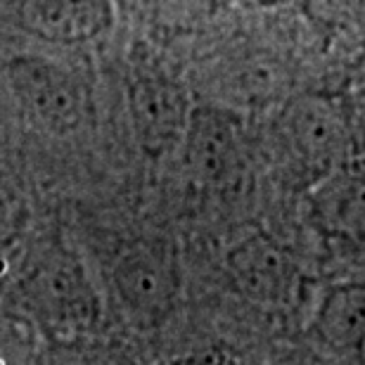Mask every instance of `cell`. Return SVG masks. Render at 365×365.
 <instances>
[{
    "instance_id": "6da1fadb",
    "label": "cell",
    "mask_w": 365,
    "mask_h": 365,
    "mask_svg": "<svg viewBox=\"0 0 365 365\" xmlns=\"http://www.w3.org/2000/svg\"><path fill=\"white\" fill-rule=\"evenodd\" d=\"M17 313L41 339L76 346L95 337L102 320L100 292L81 257L69 247H46L17 277Z\"/></svg>"
},
{
    "instance_id": "7a4b0ae2",
    "label": "cell",
    "mask_w": 365,
    "mask_h": 365,
    "mask_svg": "<svg viewBox=\"0 0 365 365\" xmlns=\"http://www.w3.org/2000/svg\"><path fill=\"white\" fill-rule=\"evenodd\" d=\"M275 130L282 155L309 187L365 152V123L341 95H294L282 105Z\"/></svg>"
},
{
    "instance_id": "3957f363",
    "label": "cell",
    "mask_w": 365,
    "mask_h": 365,
    "mask_svg": "<svg viewBox=\"0 0 365 365\" xmlns=\"http://www.w3.org/2000/svg\"><path fill=\"white\" fill-rule=\"evenodd\" d=\"M306 225L316 235L334 282H365V162H351L313 182Z\"/></svg>"
},
{
    "instance_id": "277c9868",
    "label": "cell",
    "mask_w": 365,
    "mask_h": 365,
    "mask_svg": "<svg viewBox=\"0 0 365 365\" xmlns=\"http://www.w3.org/2000/svg\"><path fill=\"white\" fill-rule=\"evenodd\" d=\"M109 284L130 320L148 327L164 323L182 292L178 252L164 240H133L114 252Z\"/></svg>"
},
{
    "instance_id": "5b68a950",
    "label": "cell",
    "mask_w": 365,
    "mask_h": 365,
    "mask_svg": "<svg viewBox=\"0 0 365 365\" xmlns=\"http://www.w3.org/2000/svg\"><path fill=\"white\" fill-rule=\"evenodd\" d=\"M230 282L247 302L266 311H292L302 304L306 271L297 254L266 232L237 240L225 254Z\"/></svg>"
},
{
    "instance_id": "8992f818",
    "label": "cell",
    "mask_w": 365,
    "mask_h": 365,
    "mask_svg": "<svg viewBox=\"0 0 365 365\" xmlns=\"http://www.w3.org/2000/svg\"><path fill=\"white\" fill-rule=\"evenodd\" d=\"M7 83L26 119L46 133H74L88 116L83 81L64 64L19 57L7 67Z\"/></svg>"
},
{
    "instance_id": "52a82bcc",
    "label": "cell",
    "mask_w": 365,
    "mask_h": 365,
    "mask_svg": "<svg viewBox=\"0 0 365 365\" xmlns=\"http://www.w3.org/2000/svg\"><path fill=\"white\" fill-rule=\"evenodd\" d=\"M128 114L140 150L148 157L159 159L180 150L192 109L176 78L150 67L130 76Z\"/></svg>"
},
{
    "instance_id": "ba28073f",
    "label": "cell",
    "mask_w": 365,
    "mask_h": 365,
    "mask_svg": "<svg viewBox=\"0 0 365 365\" xmlns=\"http://www.w3.org/2000/svg\"><path fill=\"white\" fill-rule=\"evenodd\" d=\"M316 349L334 365H365V282H330L306 320Z\"/></svg>"
},
{
    "instance_id": "9c48e42d",
    "label": "cell",
    "mask_w": 365,
    "mask_h": 365,
    "mask_svg": "<svg viewBox=\"0 0 365 365\" xmlns=\"http://www.w3.org/2000/svg\"><path fill=\"white\" fill-rule=\"evenodd\" d=\"M180 150L187 171L207 190L235 187L245 171V150L237 123L214 109H192Z\"/></svg>"
},
{
    "instance_id": "30bf717a",
    "label": "cell",
    "mask_w": 365,
    "mask_h": 365,
    "mask_svg": "<svg viewBox=\"0 0 365 365\" xmlns=\"http://www.w3.org/2000/svg\"><path fill=\"white\" fill-rule=\"evenodd\" d=\"M19 24L41 41L81 46L112 29L114 5L112 0H21Z\"/></svg>"
},
{
    "instance_id": "8fae6325",
    "label": "cell",
    "mask_w": 365,
    "mask_h": 365,
    "mask_svg": "<svg viewBox=\"0 0 365 365\" xmlns=\"http://www.w3.org/2000/svg\"><path fill=\"white\" fill-rule=\"evenodd\" d=\"M41 354L36 327L14 309H0V365H34Z\"/></svg>"
},
{
    "instance_id": "7c38bea8",
    "label": "cell",
    "mask_w": 365,
    "mask_h": 365,
    "mask_svg": "<svg viewBox=\"0 0 365 365\" xmlns=\"http://www.w3.org/2000/svg\"><path fill=\"white\" fill-rule=\"evenodd\" d=\"M29 228V207L17 187L0 173V261L19 250Z\"/></svg>"
},
{
    "instance_id": "4fadbf2b",
    "label": "cell",
    "mask_w": 365,
    "mask_h": 365,
    "mask_svg": "<svg viewBox=\"0 0 365 365\" xmlns=\"http://www.w3.org/2000/svg\"><path fill=\"white\" fill-rule=\"evenodd\" d=\"M152 10L171 26H190L204 19L214 7V0H150Z\"/></svg>"
},
{
    "instance_id": "5bb4252c",
    "label": "cell",
    "mask_w": 365,
    "mask_h": 365,
    "mask_svg": "<svg viewBox=\"0 0 365 365\" xmlns=\"http://www.w3.org/2000/svg\"><path fill=\"white\" fill-rule=\"evenodd\" d=\"M365 10V0H309L313 19L325 24H344L356 19Z\"/></svg>"
},
{
    "instance_id": "9a60e30c",
    "label": "cell",
    "mask_w": 365,
    "mask_h": 365,
    "mask_svg": "<svg viewBox=\"0 0 365 365\" xmlns=\"http://www.w3.org/2000/svg\"><path fill=\"white\" fill-rule=\"evenodd\" d=\"M74 365H140L123 346L88 344L76 356Z\"/></svg>"
}]
</instances>
